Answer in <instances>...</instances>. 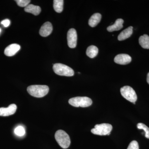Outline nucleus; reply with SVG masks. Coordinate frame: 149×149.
<instances>
[{"label":"nucleus","mask_w":149,"mask_h":149,"mask_svg":"<svg viewBox=\"0 0 149 149\" xmlns=\"http://www.w3.org/2000/svg\"><path fill=\"white\" fill-rule=\"evenodd\" d=\"M29 95L37 98L45 97L49 93V88L47 85H32L27 88Z\"/></svg>","instance_id":"nucleus-1"},{"label":"nucleus","mask_w":149,"mask_h":149,"mask_svg":"<svg viewBox=\"0 0 149 149\" xmlns=\"http://www.w3.org/2000/svg\"><path fill=\"white\" fill-rule=\"evenodd\" d=\"M55 138L58 145L63 149L68 148L70 144L69 136L64 130H57L55 133Z\"/></svg>","instance_id":"nucleus-2"},{"label":"nucleus","mask_w":149,"mask_h":149,"mask_svg":"<svg viewBox=\"0 0 149 149\" xmlns=\"http://www.w3.org/2000/svg\"><path fill=\"white\" fill-rule=\"evenodd\" d=\"M54 72L58 75L61 76L70 77L74 75V72L69 66L61 63H56L53 65Z\"/></svg>","instance_id":"nucleus-3"},{"label":"nucleus","mask_w":149,"mask_h":149,"mask_svg":"<svg viewBox=\"0 0 149 149\" xmlns=\"http://www.w3.org/2000/svg\"><path fill=\"white\" fill-rule=\"evenodd\" d=\"M68 102L72 106L76 107H87L92 105L93 101L88 97H77L70 99Z\"/></svg>","instance_id":"nucleus-4"},{"label":"nucleus","mask_w":149,"mask_h":149,"mask_svg":"<svg viewBox=\"0 0 149 149\" xmlns=\"http://www.w3.org/2000/svg\"><path fill=\"white\" fill-rule=\"evenodd\" d=\"M112 126L108 123H102L95 125V128L91 130V132L99 136L109 135L112 130Z\"/></svg>","instance_id":"nucleus-5"},{"label":"nucleus","mask_w":149,"mask_h":149,"mask_svg":"<svg viewBox=\"0 0 149 149\" xmlns=\"http://www.w3.org/2000/svg\"><path fill=\"white\" fill-rule=\"evenodd\" d=\"M120 93L124 98L135 104L137 100V96L133 88L129 86H125L120 89Z\"/></svg>","instance_id":"nucleus-6"},{"label":"nucleus","mask_w":149,"mask_h":149,"mask_svg":"<svg viewBox=\"0 0 149 149\" xmlns=\"http://www.w3.org/2000/svg\"><path fill=\"white\" fill-rule=\"evenodd\" d=\"M68 45L70 48L76 47L77 45V34L76 30L71 28L68 30L67 33Z\"/></svg>","instance_id":"nucleus-7"},{"label":"nucleus","mask_w":149,"mask_h":149,"mask_svg":"<svg viewBox=\"0 0 149 149\" xmlns=\"http://www.w3.org/2000/svg\"><path fill=\"white\" fill-rule=\"evenodd\" d=\"M131 57L127 54H120L115 57L114 61L116 63L120 65H126L131 61Z\"/></svg>","instance_id":"nucleus-8"},{"label":"nucleus","mask_w":149,"mask_h":149,"mask_svg":"<svg viewBox=\"0 0 149 149\" xmlns=\"http://www.w3.org/2000/svg\"><path fill=\"white\" fill-rule=\"evenodd\" d=\"M52 31L53 26L52 23L47 22L42 25L39 33L42 37H47L50 35Z\"/></svg>","instance_id":"nucleus-9"},{"label":"nucleus","mask_w":149,"mask_h":149,"mask_svg":"<svg viewBox=\"0 0 149 149\" xmlns=\"http://www.w3.org/2000/svg\"><path fill=\"white\" fill-rule=\"evenodd\" d=\"M17 108L15 104H11L7 108H0V116H7L14 114Z\"/></svg>","instance_id":"nucleus-10"},{"label":"nucleus","mask_w":149,"mask_h":149,"mask_svg":"<svg viewBox=\"0 0 149 149\" xmlns=\"http://www.w3.org/2000/svg\"><path fill=\"white\" fill-rule=\"evenodd\" d=\"M20 46L18 44H11L8 46L4 51V54L8 56H12L20 50Z\"/></svg>","instance_id":"nucleus-11"},{"label":"nucleus","mask_w":149,"mask_h":149,"mask_svg":"<svg viewBox=\"0 0 149 149\" xmlns=\"http://www.w3.org/2000/svg\"><path fill=\"white\" fill-rule=\"evenodd\" d=\"M123 19H116V21L114 24L109 26L107 28V30L109 32H112L114 31H118L122 29L123 27Z\"/></svg>","instance_id":"nucleus-12"},{"label":"nucleus","mask_w":149,"mask_h":149,"mask_svg":"<svg viewBox=\"0 0 149 149\" xmlns=\"http://www.w3.org/2000/svg\"><path fill=\"white\" fill-rule=\"evenodd\" d=\"M133 27L132 26L128 27L126 29L120 32V34L118 37V39L119 41H123L128 39L133 34Z\"/></svg>","instance_id":"nucleus-13"},{"label":"nucleus","mask_w":149,"mask_h":149,"mask_svg":"<svg viewBox=\"0 0 149 149\" xmlns=\"http://www.w3.org/2000/svg\"><path fill=\"white\" fill-rule=\"evenodd\" d=\"M102 15L99 13L93 14L89 19L88 23L91 27H94L97 26L100 23Z\"/></svg>","instance_id":"nucleus-14"},{"label":"nucleus","mask_w":149,"mask_h":149,"mask_svg":"<svg viewBox=\"0 0 149 149\" xmlns=\"http://www.w3.org/2000/svg\"><path fill=\"white\" fill-rule=\"evenodd\" d=\"M24 10L26 12L32 13L35 15H37L41 13V9L39 6L29 4L25 8Z\"/></svg>","instance_id":"nucleus-15"},{"label":"nucleus","mask_w":149,"mask_h":149,"mask_svg":"<svg viewBox=\"0 0 149 149\" xmlns=\"http://www.w3.org/2000/svg\"><path fill=\"white\" fill-rule=\"evenodd\" d=\"M86 54L91 58H94L98 53V49L96 46H90L87 48Z\"/></svg>","instance_id":"nucleus-16"},{"label":"nucleus","mask_w":149,"mask_h":149,"mask_svg":"<svg viewBox=\"0 0 149 149\" xmlns=\"http://www.w3.org/2000/svg\"><path fill=\"white\" fill-rule=\"evenodd\" d=\"M140 45L144 49H149V37L147 35L141 36L139 39Z\"/></svg>","instance_id":"nucleus-17"},{"label":"nucleus","mask_w":149,"mask_h":149,"mask_svg":"<svg viewBox=\"0 0 149 149\" xmlns=\"http://www.w3.org/2000/svg\"><path fill=\"white\" fill-rule=\"evenodd\" d=\"M63 0H54L53 7L56 12L58 13H61L63 10Z\"/></svg>","instance_id":"nucleus-18"},{"label":"nucleus","mask_w":149,"mask_h":149,"mask_svg":"<svg viewBox=\"0 0 149 149\" xmlns=\"http://www.w3.org/2000/svg\"><path fill=\"white\" fill-rule=\"evenodd\" d=\"M137 127L139 129L143 130L145 132L146 138L149 139V128L147 125L143 123H139L137 124Z\"/></svg>","instance_id":"nucleus-19"},{"label":"nucleus","mask_w":149,"mask_h":149,"mask_svg":"<svg viewBox=\"0 0 149 149\" xmlns=\"http://www.w3.org/2000/svg\"><path fill=\"white\" fill-rule=\"evenodd\" d=\"M15 133L17 136H22L25 134V130L22 126H18V127L15 128Z\"/></svg>","instance_id":"nucleus-20"},{"label":"nucleus","mask_w":149,"mask_h":149,"mask_svg":"<svg viewBox=\"0 0 149 149\" xmlns=\"http://www.w3.org/2000/svg\"><path fill=\"white\" fill-rule=\"evenodd\" d=\"M15 1L19 6L25 8L29 4L31 1L29 0H17Z\"/></svg>","instance_id":"nucleus-21"},{"label":"nucleus","mask_w":149,"mask_h":149,"mask_svg":"<svg viewBox=\"0 0 149 149\" xmlns=\"http://www.w3.org/2000/svg\"><path fill=\"white\" fill-rule=\"evenodd\" d=\"M139 145L136 141H132L129 144L127 149H139Z\"/></svg>","instance_id":"nucleus-22"},{"label":"nucleus","mask_w":149,"mask_h":149,"mask_svg":"<svg viewBox=\"0 0 149 149\" xmlns=\"http://www.w3.org/2000/svg\"><path fill=\"white\" fill-rule=\"evenodd\" d=\"M1 24H2L4 27H7L9 26L10 24V21L8 19H4L1 22Z\"/></svg>","instance_id":"nucleus-23"},{"label":"nucleus","mask_w":149,"mask_h":149,"mask_svg":"<svg viewBox=\"0 0 149 149\" xmlns=\"http://www.w3.org/2000/svg\"><path fill=\"white\" fill-rule=\"evenodd\" d=\"M147 81L148 83L149 84V72L147 75Z\"/></svg>","instance_id":"nucleus-24"},{"label":"nucleus","mask_w":149,"mask_h":149,"mask_svg":"<svg viewBox=\"0 0 149 149\" xmlns=\"http://www.w3.org/2000/svg\"><path fill=\"white\" fill-rule=\"evenodd\" d=\"M1 29L0 28V33H1Z\"/></svg>","instance_id":"nucleus-25"}]
</instances>
